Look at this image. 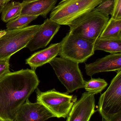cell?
I'll list each match as a JSON object with an SVG mask.
<instances>
[{
  "label": "cell",
  "mask_w": 121,
  "mask_h": 121,
  "mask_svg": "<svg viewBox=\"0 0 121 121\" xmlns=\"http://www.w3.org/2000/svg\"><path fill=\"white\" fill-rule=\"evenodd\" d=\"M94 95L85 92L73 105L67 117L66 121H89L95 110Z\"/></svg>",
  "instance_id": "9"
},
{
  "label": "cell",
  "mask_w": 121,
  "mask_h": 121,
  "mask_svg": "<svg viewBox=\"0 0 121 121\" xmlns=\"http://www.w3.org/2000/svg\"><path fill=\"white\" fill-rule=\"evenodd\" d=\"M38 16L28 15H20L16 18L7 23V29H19L28 26L31 22L36 20Z\"/></svg>",
  "instance_id": "19"
},
{
  "label": "cell",
  "mask_w": 121,
  "mask_h": 121,
  "mask_svg": "<svg viewBox=\"0 0 121 121\" xmlns=\"http://www.w3.org/2000/svg\"><path fill=\"white\" fill-rule=\"evenodd\" d=\"M104 121H121V112L113 115L102 116Z\"/></svg>",
  "instance_id": "23"
},
{
  "label": "cell",
  "mask_w": 121,
  "mask_h": 121,
  "mask_svg": "<svg viewBox=\"0 0 121 121\" xmlns=\"http://www.w3.org/2000/svg\"><path fill=\"white\" fill-rule=\"evenodd\" d=\"M58 0H23L21 15L39 16L44 18L55 7Z\"/></svg>",
  "instance_id": "13"
},
{
  "label": "cell",
  "mask_w": 121,
  "mask_h": 121,
  "mask_svg": "<svg viewBox=\"0 0 121 121\" xmlns=\"http://www.w3.org/2000/svg\"><path fill=\"white\" fill-rule=\"evenodd\" d=\"M60 57L78 63L85 62L94 53V43L69 33L60 42Z\"/></svg>",
  "instance_id": "7"
},
{
  "label": "cell",
  "mask_w": 121,
  "mask_h": 121,
  "mask_svg": "<svg viewBox=\"0 0 121 121\" xmlns=\"http://www.w3.org/2000/svg\"><path fill=\"white\" fill-rule=\"evenodd\" d=\"M40 82L35 72L28 69L10 72L0 79V120L14 121L19 108Z\"/></svg>",
  "instance_id": "1"
},
{
  "label": "cell",
  "mask_w": 121,
  "mask_h": 121,
  "mask_svg": "<svg viewBox=\"0 0 121 121\" xmlns=\"http://www.w3.org/2000/svg\"><path fill=\"white\" fill-rule=\"evenodd\" d=\"M12 0H0V4H4Z\"/></svg>",
  "instance_id": "24"
},
{
  "label": "cell",
  "mask_w": 121,
  "mask_h": 121,
  "mask_svg": "<svg viewBox=\"0 0 121 121\" xmlns=\"http://www.w3.org/2000/svg\"><path fill=\"white\" fill-rule=\"evenodd\" d=\"M49 63L68 93L84 88L85 81L79 63L61 57H55Z\"/></svg>",
  "instance_id": "5"
},
{
  "label": "cell",
  "mask_w": 121,
  "mask_h": 121,
  "mask_svg": "<svg viewBox=\"0 0 121 121\" xmlns=\"http://www.w3.org/2000/svg\"><path fill=\"white\" fill-rule=\"evenodd\" d=\"M40 26L33 25L6 30V33L0 38V60L10 59L14 54L26 47Z\"/></svg>",
  "instance_id": "4"
},
{
  "label": "cell",
  "mask_w": 121,
  "mask_h": 121,
  "mask_svg": "<svg viewBox=\"0 0 121 121\" xmlns=\"http://www.w3.org/2000/svg\"><path fill=\"white\" fill-rule=\"evenodd\" d=\"M102 121H104V120H103H103H102Z\"/></svg>",
  "instance_id": "27"
},
{
  "label": "cell",
  "mask_w": 121,
  "mask_h": 121,
  "mask_svg": "<svg viewBox=\"0 0 121 121\" xmlns=\"http://www.w3.org/2000/svg\"><path fill=\"white\" fill-rule=\"evenodd\" d=\"M0 121H1V120H0Z\"/></svg>",
  "instance_id": "28"
},
{
  "label": "cell",
  "mask_w": 121,
  "mask_h": 121,
  "mask_svg": "<svg viewBox=\"0 0 121 121\" xmlns=\"http://www.w3.org/2000/svg\"><path fill=\"white\" fill-rule=\"evenodd\" d=\"M115 0H102L94 10L106 15H112L113 11Z\"/></svg>",
  "instance_id": "20"
},
{
  "label": "cell",
  "mask_w": 121,
  "mask_h": 121,
  "mask_svg": "<svg viewBox=\"0 0 121 121\" xmlns=\"http://www.w3.org/2000/svg\"><path fill=\"white\" fill-rule=\"evenodd\" d=\"M109 16L94 10L82 16L69 26V32L94 43L102 33Z\"/></svg>",
  "instance_id": "3"
},
{
  "label": "cell",
  "mask_w": 121,
  "mask_h": 121,
  "mask_svg": "<svg viewBox=\"0 0 121 121\" xmlns=\"http://www.w3.org/2000/svg\"><path fill=\"white\" fill-rule=\"evenodd\" d=\"M4 4H0V15L1 13V11H2V9L3 7Z\"/></svg>",
  "instance_id": "26"
},
{
  "label": "cell",
  "mask_w": 121,
  "mask_h": 121,
  "mask_svg": "<svg viewBox=\"0 0 121 121\" xmlns=\"http://www.w3.org/2000/svg\"><path fill=\"white\" fill-rule=\"evenodd\" d=\"M111 18L115 20H121V0H115Z\"/></svg>",
  "instance_id": "21"
},
{
  "label": "cell",
  "mask_w": 121,
  "mask_h": 121,
  "mask_svg": "<svg viewBox=\"0 0 121 121\" xmlns=\"http://www.w3.org/2000/svg\"><path fill=\"white\" fill-rule=\"evenodd\" d=\"M108 85L104 79L91 78L89 81H85L84 88L87 92L94 95L101 93Z\"/></svg>",
  "instance_id": "18"
},
{
  "label": "cell",
  "mask_w": 121,
  "mask_h": 121,
  "mask_svg": "<svg viewBox=\"0 0 121 121\" xmlns=\"http://www.w3.org/2000/svg\"><path fill=\"white\" fill-rule=\"evenodd\" d=\"M37 102L44 105L55 117L67 118L77 97L69 93L60 92L55 89L42 92L37 88Z\"/></svg>",
  "instance_id": "6"
},
{
  "label": "cell",
  "mask_w": 121,
  "mask_h": 121,
  "mask_svg": "<svg viewBox=\"0 0 121 121\" xmlns=\"http://www.w3.org/2000/svg\"><path fill=\"white\" fill-rule=\"evenodd\" d=\"M53 117L54 115L44 105L28 99L19 108L14 121H45Z\"/></svg>",
  "instance_id": "10"
},
{
  "label": "cell",
  "mask_w": 121,
  "mask_h": 121,
  "mask_svg": "<svg viewBox=\"0 0 121 121\" xmlns=\"http://www.w3.org/2000/svg\"><path fill=\"white\" fill-rule=\"evenodd\" d=\"M94 49L102 50L111 54L121 53V40L98 38L94 43Z\"/></svg>",
  "instance_id": "17"
},
{
  "label": "cell",
  "mask_w": 121,
  "mask_h": 121,
  "mask_svg": "<svg viewBox=\"0 0 121 121\" xmlns=\"http://www.w3.org/2000/svg\"><path fill=\"white\" fill-rule=\"evenodd\" d=\"M102 0H62L51 11L50 20L69 26L82 16L98 6Z\"/></svg>",
  "instance_id": "2"
},
{
  "label": "cell",
  "mask_w": 121,
  "mask_h": 121,
  "mask_svg": "<svg viewBox=\"0 0 121 121\" xmlns=\"http://www.w3.org/2000/svg\"><path fill=\"white\" fill-rule=\"evenodd\" d=\"M22 9V3L19 2L11 1L4 5L1 12V20L8 23L20 15Z\"/></svg>",
  "instance_id": "16"
},
{
  "label": "cell",
  "mask_w": 121,
  "mask_h": 121,
  "mask_svg": "<svg viewBox=\"0 0 121 121\" xmlns=\"http://www.w3.org/2000/svg\"><path fill=\"white\" fill-rule=\"evenodd\" d=\"M85 69L86 74L91 77L99 73L121 70V53L111 54L94 62L85 64Z\"/></svg>",
  "instance_id": "12"
},
{
  "label": "cell",
  "mask_w": 121,
  "mask_h": 121,
  "mask_svg": "<svg viewBox=\"0 0 121 121\" xmlns=\"http://www.w3.org/2000/svg\"><path fill=\"white\" fill-rule=\"evenodd\" d=\"M10 59L0 60V79L10 72Z\"/></svg>",
  "instance_id": "22"
},
{
  "label": "cell",
  "mask_w": 121,
  "mask_h": 121,
  "mask_svg": "<svg viewBox=\"0 0 121 121\" xmlns=\"http://www.w3.org/2000/svg\"><path fill=\"white\" fill-rule=\"evenodd\" d=\"M99 38L121 40V20L109 19Z\"/></svg>",
  "instance_id": "15"
},
{
  "label": "cell",
  "mask_w": 121,
  "mask_h": 121,
  "mask_svg": "<svg viewBox=\"0 0 121 121\" xmlns=\"http://www.w3.org/2000/svg\"><path fill=\"white\" fill-rule=\"evenodd\" d=\"M60 48V43L51 44L46 49L33 54L26 60V63L35 72L37 68L49 62L56 57L59 52Z\"/></svg>",
  "instance_id": "14"
},
{
  "label": "cell",
  "mask_w": 121,
  "mask_h": 121,
  "mask_svg": "<svg viewBox=\"0 0 121 121\" xmlns=\"http://www.w3.org/2000/svg\"><path fill=\"white\" fill-rule=\"evenodd\" d=\"M97 111L101 116L121 112V70L117 72L106 91L100 96Z\"/></svg>",
  "instance_id": "8"
},
{
  "label": "cell",
  "mask_w": 121,
  "mask_h": 121,
  "mask_svg": "<svg viewBox=\"0 0 121 121\" xmlns=\"http://www.w3.org/2000/svg\"><path fill=\"white\" fill-rule=\"evenodd\" d=\"M6 33V31L5 30H0V38H1L2 36H3Z\"/></svg>",
  "instance_id": "25"
},
{
  "label": "cell",
  "mask_w": 121,
  "mask_h": 121,
  "mask_svg": "<svg viewBox=\"0 0 121 121\" xmlns=\"http://www.w3.org/2000/svg\"><path fill=\"white\" fill-rule=\"evenodd\" d=\"M60 25L47 18L34 35L26 47L31 52L45 47L57 33Z\"/></svg>",
  "instance_id": "11"
}]
</instances>
